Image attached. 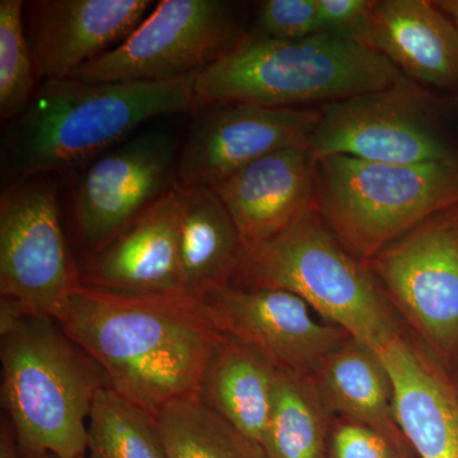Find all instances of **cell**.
Returning a JSON list of instances; mask_svg holds the SVG:
<instances>
[{
	"mask_svg": "<svg viewBox=\"0 0 458 458\" xmlns=\"http://www.w3.org/2000/svg\"><path fill=\"white\" fill-rule=\"evenodd\" d=\"M55 319L104 370L108 387L152 417L197 393L221 336L203 301L182 292L135 294L80 284Z\"/></svg>",
	"mask_w": 458,
	"mask_h": 458,
	"instance_id": "6da1fadb",
	"label": "cell"
},
{
	"mask_svg": "<svg viewBox=\"0 0 458 458\" xmlns=\"http://www.w3.org/2000/svg\"><path fill=\"white\" fill-rule=\"evenodd\" d=\"M195 78L197 74L158 82L42 81L25 110L3 125V186L87 167L150 120L197 113Z\"/></svg>",
	"mask_w": 458,
	"mask_h": 458,
	"instance_id": "7a4b0ae2",
	"label": "cell"
},
{
	"mask_svg": "<svg viewBox=\"0 0 458 458\" xmlns=\"http://www.w3.org/2000/svg\"><path fill=\"white\" fill-rule=\"evenodd\" d=\"M403 77L381 54L360 42L318 33L302 40L242 36L195 78L199 108L251 104L318 107L387 89Z\"/></svg>",
	"mask_w": 458,
	"mask_h": 458,
	"instance_id": "3957f363",
	"label": "cell"
},
{
	"mask_svg": "<svg viewBox=\"0 0 458 458\" xmlns=\"http://www.w3.org/2000/svg\"><path fill=\"white\" fill-rule=\"evenodd\" d=\"M2 403L21 456L87 454V427L104 370L55 318L31 316L2 337Z\"/></svg>",
	"mask_w": 458,
	"mask_h": 458,
	"instance_id": "277c9868",
	"label": "cell"
},
{
	"mask_svg": "<svg viewBox=\"0 0 458 458\" xmlns=\"http://www.w3.org/2000/svg\"><path fill=\"white\" fill-rule=\"evenodd\" d=\"M231 285L291 292L372 351L403 333L375 276L344 249L315 207L247 252Z\"/></svg>",
	"mask_w": 458,
	"mask_h": 458,
	"instance_id": "5b68a950",
	"label": "cell"
},
{
	"mask_svg": "<svg viewBox=\"0 0 458 458\" xmlns=\"http://www.w3.org/2000/svg\"><path fill=\"white\" fill-rule=\"evenodd\" d=\"M315 209L346 251L367 264L396 238L458 205V161L388 165L318 159Z\"/></svg>",
	"mask_w": 458,
	"mask_h": 458,
	"instance_id": "8992f818",
	"label": "cell"
},
{
	"mask_svg": "<svg viewBox=\"0 0 458 458\" xmlns=\"http://www.w3.org/2000/svg\"><path fill=\"white\" fill-rule=\"evenodd\" d=\"M309 148L318 159L348 156L388 165L457 162L445 101L401 77L387 89L318 106Z\"/></svg>",
	"mask_w": 458,
	"mask_h": 458,
	"instance_id": "52a82bcc",
	"label": "cell"
},
{
	"mask_svg": "<svg viewBox=\"0 0 458 458\" xmlns=\"http://www.w3.org/2000/svg\"><path fill=\"white\" fill-rule=\"evenodd\" d=\"M245 32L232 3L162 0L125 41L71 75L87 83L158 82L214 64Z\"/></svg>",
	"mask_w": 458,
	"mask_h": 458,
	"instance_id": "ba28073f",
	"label": "cell"
},
{
	"mask_svg": "<svg viewBox=\"0 0 458 458\" xmlns=\"http://www.w3.org/2000/svg\"><path fill=\"white\" fill-rule=\"evenodd\" d=\"M367 267L421 343L447 367L458 358V205L419 223Z\"/></svg>",
	"mask_w": 458,
	"mask_h": 458,
	"instance_id": "9c48e42d",
	"label": "cell"
},
{
	"mask_svg": "<svg viewBox=\"0 0 458 458\" xmlns=\"http://www.w3.org/2000/svg\"><path fill=\"white\" fill-rule=\"evenodd\" d=\"M81 284L69 250L54 174L26 177L0 195V294L32 316L56 318Z\"/></svg>",
	"mask_w": 458,
	"mask_h": 458,
	"instance_id": "30bf717a",
	"label": "cell"
},
{
	"mask_svg": "<svg viewBox=\"0 0 458 458\" xmlns=\"http://www.w3.org/2000/svg\"><path fill=\"white\" fill-rule=\"evenodd\" d=\"M179 140L167 129L135 135L84 168L72 198L77 236L89 255L176 188Z\"/></svg>",
	"mask_w": 458,
	"mask_h": 458,
	"instance_id": "8fae6325",
	"label": "cell"
},
{
	"mask_svg": "<svg viewBox=\"0 0 458 458\" xmlns=\"http://www.w3.org/2000/svg\"><path fill=\"white\" fill-rule=\"evenodd\" d=\"M318 119V106L216 104L199 108L180 150L177 185L213 186L264 157L309 147Z\"/></svg>",
	"mask_w": 458,
	"mask_h": 458,
	"instance_id": "7c38bea8",
	"label": "cell"
},
{
	"mask_svg": "<svg viewBox=\"0 0 458 458\" xmlns=\"http://www.w3.org/2000/svg\"><path fill=\"white\" fill-rule=\"evenodd\" d=\"M214 327L278 370L312 376L351 336L324 324L302 298L283 289L228 285L203 301Z\"/></svg>",
	"mask_w": 458,
	"mask_h": 458,
	"instance_id": "4fadbf2b",
	"label": "cell"
},
{
	"mask_svg": "<svg viewBox=\"0 0 458 458\" xmlns=\"http://www.w3.org/2000/svg\"><path fill=\"white\" fill-rule=\"evenodd\" d=\"M152 0H27L23 23L38 80H65L119 47Z\"/></svg>",
	"mask_w": 458,
	"mask_h": 458,
	"instance_id": "5bb4252c",
	"label": "cell"
},
{
	"mask_svg": "<svg viewBox=\"0 0 458 458\" xmlns=\"http://www.w3.org/2000/svg\"><path fill=\"white\" fill-rule=\"evenodd\" d=\"M373 352L390 376L406 443L419 458H458V386L447 366L403 333Z\"/></svg>",
	"mask_w": 458,
	"mask_h": 458,
	"instance_id": "9a60e30c",
	"label": "cell"
},
{
	"mask_svg": "<svg viewBox=\"0 0 458 458\" xmlns=\"http://www.w3.org/2000/svg\"><path fill=\"white\" fill-rule=\"evenodd\" d=\"M316 165L309 147L289 148L210 186L236 223L246 254L315 207Z\"/></svg>",
	"mask_w": 458,
	"mask_h": 458,
	"instance_id": "2e32d148",
	"label": "cell"
},
{
	"mask_svg": "<svg viewBox=\"0 0 458 458\" xmlns=\"http://www.w3.org/2000/svg\"><path fill=\"white\" fill-rule=\"evenodd\" d=\"M179 222L177 185L89 255L81 269V284L135 294L182 292Z\"/></svg>",
	"mask_w": 458,
	"mask_h": 458,
	"instance_id": "e0dca14e",
	"label": "cell"
},
{
	"mask_svg": "<svg viewBox=\"0 0 458 458\" xmlns=\"http://www.w3.org/2000/svg\"><path fill=\"white\" fill-rule=\"evenodd\" d=\"M358 42L411 82L458 95V29L432 0H375Z\"/></svg>",
	"mask_w": 458,
	"mask_h": 458,
	"instance_id": "ac0fdd59",
	"label": "cell"
},
{
	"mask_svg": "<svg viewBox=\"0 0 458 458\" xmlns=\"http://www.w3.org/2000/svg\"><path fill=\"white\" fill-rule=\"evenodd\" d=\"M179 194L181 289L204 301L232 284L246 250L236 223L210 186H179Z\"/></svg>",
	"mask_w": 458,
	"mask_h": 458,
	"instance_id": "d6986e66",
	"label": "cell"
},
{
	"mask_svg": "<svg viewBox=\"0 0 458 458\" xmlns=\"http://www.w3.org/2000/svg\"><path fill=\"white\" fill-rule=\"evenodd\" d=\"M278 369L227 335L219 336L201 373L199 399L259 443L264 441Z\"/></svg>",
	"mask_w": 458,
	"mask_h": 458,
	"instance_id": "ffe728a7",
	"label": "cell"
},
{
	"mask_svg": "<svg viewBox=\"0 0 458 458\" xmlns=\"http://www.w3.org/2000/svg\"><path fill=\"white\" fill-rule=\"evenodd\" d=\"M311 377L331 412L384 434L403 454L406 441L394 419L393 384L372 349L351 337Z\"/></svg>",
	"mask_w": 458,
	"mask_h": 458,
	"instance_id": "44dd1931",
	"label": "cell"
},
{
	"mask_svg": "<svg viewBox=\"0 0 458 458\" xmlns=\"http://www.w3.org/2000/svg\"><path fill=\"white\" fill-rule=\"evenodd\" d=\"M331 414L311 376L278 370L262 441L267 458H327Z\"/></svg>",
	"mask_w": 458,
	"mask_h": 458,
	"instance_id": "7402d4cb",
	"label": "cell"
},
{
	"mask_svg": "<svg viewBox=\"0 0 458 458\" xmlns=\"http://www.w3.org/2000/svg\"><path fill=\"white\" fill-rule=\"evenodd\" d=\"M167 458H267L250 438L197 394L170 401L153 415Z\"/></svg>",
	"mask_w": 458,
	"mask_h": 458,
	"instance_id": "603a6c76",
	"label": "cell"
},
{
	"mask_svg": "<svg viewBox=\"0 0 458 458\" xmlns=\"http://www.w3.org/2000/svg\"><path fill=\"white\" fill-rule=\"evenodd\" d=\"M89 458H167L152 415L114 393L99 390L87 427Z\"/></svg>",
	"mask_w": 458,
	"mask_h": 458,
	"instance_id": "cb8c5ba5",
	"label": "cell"
},
{
	"mask_svg": "<svg viewBox=\"0 0 458 458\" xmlns=\"http://www.w3.org/2000/svg\"><path fill=\"white\" fill-rule=\"evenodd\" d=\"M23 0H0V120L25 110L40 87L23 23Z\"/></svg>",
	"mask_w": 458,
	"mask_h": 458,
	"instance_id": "d4e9b609",
	"label": "cell"
},
{
	"mask_svg": "<svg viewBox=\"0 0 458 458\" xmlns=\"http://www.w3.org/2000/svg\"><path fill=\"white\" fill-rule=\"evenodd\" d=\"M321 33L316 0H265L252 35L271 40H302Z\"/></svg>",
	"mask_w": 458,
	"mask_h": 458,
	"instance_id": "484cf974",
	"label": "cell"
},
{
	"mask_svg": "<svg viewBox=\"0 0 458 458\" xmlns=\"http://www.w3.org/2000/svg\"><path fill=\"white\" fill-rule=\"evenodd\" d=\"M403 454L384 434L343 419L331 436L330 458H394Z\"/></svg>",
	"mask_w": 458,
	"mask_h": 458,
	"instance_id": "4316f807",
	"label": "cell"
},
{
	"mask_svg": "<svg viewBox=\"0 0 458 458\" xmlns=\"http://www.w3.org/2000/svg\"><path fill=\"white\" fill-rule=\"evenodd\" d=\"M375 0H316L319 31L357 41Z\"/></svg>",
	"mask_w": 458,
	"mask_h": 458,
	"instance_id": "83f0119b",
	"label": "cell"
},
{
	"mask_svg": "<svg viewBox=\"0 0 458 458\" xmlns=\"http://www.w3.org/2000/svg\"><path fill=\"white\" fill-rule=\"evenodd\" d=\"M31 316L25 304L16 298H0V336L11 335Z\"/></svg>",
	"mask_w": 458,
	"mask_h": 458,
	"instance_id": "f1b7e54d",
	"label": "cell"
},
{
	"mask_svg": "<svg viewBox=\"0 0 458 458\" xmlns=\"http://www.w3.org/2000/svg\"><path fill=\"white\" fill-rule=\"evenodd\" d=\"M20 448H18L16 437L11 424H2V433H0V458H21Z\"/></svg>",
	"mask_w": 458,
	"mask_h": 458,
	"instance_id": "f546056e",
	"label": "cell"
},
{
	"mask_svg": "<svg viewBox=\"0 0 458 458\" xmlns=\"http://www.w3.org/2000/svg\"><path fill=\"white\" fill-rule=\"evenodd\" d=\"M434 3L451 18L458 29V0H436Z\"/></svg>",
	"mask_w": 458,
	"mask_h": 458,
	"instance_id": "4dcf8cb0",
	"label": "cell"
},
{
	"mask_svg": "<svg viewBox=\"0 0 458 458\" xmlns=\"http://www.w3.org/2000/svg\"><path fill=\"white\" fill-rule=\"evenodd\" d=\"M30 458H62V457L54 456V454H41V456H35V457H30ZM75 458H89V457L82 456V457H75Z\"/></svg>",
	"mask_w": 458,
	"mask_h": 458,
	"instance_id": "1f68e13d",
	"label": "cell"
},
{
	"mask_svg": "<svg viewBox=\"0 0 458 458\" xmlns=\"http://www.w3.org/2000/svg\"><path fill=\"white\" fill-rule=\"evenodd\" d=\"M456 363H457V366H458V358H457ZM454 381H456V384L458 386V369H457V375H456V377H454Z\"/></svg>",
	"mask_w": 458,
	"mask_h": 458,
	"instance_id": "d6a6232c",
	"label": "cell"
},
{
	"mask_svg": "<svg viewBox=\"0 0 458 458\" xmlns=\"http://www.w3.org/2000/svg\"><path fill=\"white\" fill-rule=\"evenodd\" d=\"M394 458H403V454H397V456Z\"/></svg>",
	"mask_w": 458,
	"mask_h": 458,
	"instance_id": "836d02e7",
	"label": "cell"
},
{
	"mask_svg": "<svg viewBox=\"0 0 458 458\" xmlns=\"http://www.w3.org/2000/svg\"><path fill=\"white\" fill-rule=\"evenodd\" d=\"M456 98H458V95L456 96ZM457 101H458V98H457Z\"/></svg>",
	"mask_w": 458,
	"mask_h": 458,
	"instance_id": "e575fe53",
	"label": "cell"
}]
</instances>
